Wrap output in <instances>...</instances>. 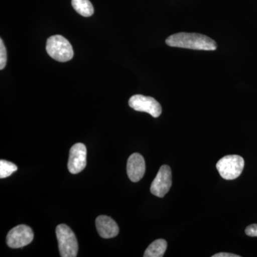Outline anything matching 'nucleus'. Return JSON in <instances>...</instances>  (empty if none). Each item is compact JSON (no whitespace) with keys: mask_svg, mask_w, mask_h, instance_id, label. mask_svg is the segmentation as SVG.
I'll return each mask as SVG.
<instances>
[{"mask_svg":"<svg viewBox=\"0 0 257 257\" xmlns=\"http://www.w3.org/2000/svg\"><path fill=\"white\" fill-rule=\"evenodd\" d=\"M166 44L170 47L194 50L214 51L217 48L214 40L199 33L175 34L166 40Z\"/></svg>","mask_w":257,"mask_h":257,"instance_id":"f257e3e1","label":"nucleus"},{"mask_svg":"<svg viewBox=\"0 0 257 257\" xmlns=\"http://www.w3.org/2000/svg\"><path fill=\"white\" fill-rule=\"evenodd\" d=\"M59 250L62 257H76L78 253V242L72 230L66 224L56 228Z\"/></svg>","mask_w":257,"mask_h":257,"instance_id":"f03ea898","label":"nucleus"},{"mask_svg":"<svg viewBox=\"0 0 257 257\" xmlns=\"http://www.w3.org/2000/svg\"><path fill=\"white\" fill-rule=\"evenodd\" d=\"M46 50L54 60L65 62L73 58L74 51L67 39L61 35H54L47 40Z\"/></svg>","mask_w":257,"mask_h":257,"instance_id":"7ed1b4c3","label":"nucleus"},{"mask_svg":"<svg viewBox=\"0 0 257 257\" xmlns=\"http://www.w3.org/2000/svg\"><path fill=\"white\" fill-rule=\"evenodd\" d=\"M244 160L238 155H227L216 163V169L219 175L226 180L238 178L242 173Z\"/></svg>","mask_w":257,"mask_h":257,"instance_id":"20e7f679","label":"nucleus"},{"mask_svg":"<svg viewBox=\"0 0 257 257\" xmlns=\"http://www.w3.org/2000/svg\"><path fill=\"white\" fill-rule=\"evenodd\" d=\"M128 105L135 111L148 113L155 118L159 117L162 114L160 103L151 96L136 94L130 98Z\"/></svg>","mask_w":257,"mask_h":257,"instance_id":"39448f33","label":"nucleus"},{"mask_svg":"<svg viewBox=\"0 0 257 257\" xmlns=\"http://www.w3.org/2000/svg\"><path fill=\"white\" fill-rule=\"evenodd\" d=\"M34 239L31 228L27 225H18L10 230L7 236V244L10 248H23L30 244Z\"/></svg>","mask_w":257,"mask_h":257,"instance_id":"423d86ee","label":"nucleus"},{"mask_svg":"<svg viewBox=\"0 0 257 257\" xmlns=\"http://www.w3.org/2000/svg\"><path fill=\"white\" fill-rule=\"evenodd\" d=\"M172 184V170L168 165H163L152 182L150 191L156 197L162 198L170 191Z\"/></svg>","mask_w":257,"mask_h":257,"instance_id":"0eeeda50","label":"nucleus"},{"mask_svg":"<svg viewBox=\"0 0 257 257\" xmlns=\"http://www.w3.org/2000/svg\"><path fill=\"white\" fill-rule=\"evenodd\" d=\"M87 166V148L82 143L73 145L69 151L68 170L70 173L76 175L82 172Z\"/></svg>","mask_w":257,"mask_h":257,"instance_id":"6e6552de","label":"nucleus"},{"mask_svg":"<svg viewBox=\"0 0 257 257\" xmlns=\"http://www.w3.org/2000/svg\"><path fill=\"white\" fill-rule=\"evenodd\" d=\"M146 171V165L144 157L140 154L134 153L130 157L126 165V172L130 180L138 182L141 180Z\"/></svg>","mask_w":257,"mask_h":257,"instance_id":"1a4fd4ad","label":"nucleus"},{"mask_svg":"<svg viewBox=\"0 0 257 257\" xmlns=\"http://www.w3.org/2000/svg\"><path fill=\"white\" fill-rule=\"evenodd\" d=\"M96 227L101 237L104 239H111L119 234V226L109 216H98L96 219Z\"/></svg>","mask_w":257,"mask_h":257,"instance_id":"9d476101","label":"nucleus"},{"mask_svg":"<svg viewBox=\"0 0 257 257\" xmlns=\"http://www.w3.org/2000/svg\"><path fill=\"white\" fill-rule=\"evenodd\" d=\"M167 248V242L165 239H160L153 241L147 247L144 256L162 257L165 254Z\"/></svg>","mask_w":257,"mask_h":257,"instance_id":"9b49d317","label":"nucleus"},{"mask_svg":"<svg viewBox=\"0 0 257 257\" xmlns=\"http://www.w3.org/2000/svg\"><path fill=\"white\" fill-rule=\"evenodd\" d=\"M72 5L77 13L88 18L94 14V8L89 0H72Z\"/></svg>","mask_w":257,"mask_h":257,"instance_id":"f8f14e48","label":"nucleus"},{"mask_svg":"<svg viewBox=\"0 0 257 257\" xmlns=\"http://www.w3.org/2000/svg\"><path fill=\"white\" fill-rule=\"evenodd\" d=\"M17 170L18 167L15 164L6 160H0V178H7L13 175Z\"/></svg>","mask_w":257,"mask_h":257,"instance_id":"ddd939ff","label":"nucleus"},{"mask_svg":"<svg viewBox=\"0 0 257 257\" xmlns=\"http://www.w3.org/2000/svg\"><path fill=\"white\" fill-rule=\"evenodd\" d=\"M8 60V56H7V50L5 48L4 42L3 40H0V69L5 68Z\"/></svg>","mask_w":257,"mask_h":257,"instance_id":"4468645a","label":"nucleus"},{"mask_svg":"<svg viewBox=\"0 0 257 257\" xmlns=\"http://www.w3.org/2000/svg\"><path fill=\"white\" fill-rule=\"evenodd\" d=\"M245 233L248 236L257 237V224H251L245 229Z\"/></svg>","mask_w":257,"mask_h":257,"instance_id":"2eb2a0df","label":"nucleus"},{"mask_svg":"<svg viewBox=\"0 0 257 257\" xmlns=\"http://www.w3.org/2000/svg\"><path fill=\"white\" fill-rule=\"evenodd\" d=\"M212 257H240L239 255L234 254L230 253H218L213 255Z\"/></svg>","mask_w":257,"mask_h":257,"instance_id":"dca6fc26","label":"nucleus"}]
</instances>
